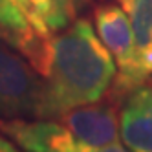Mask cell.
Listing matches in <instances>:
<instances>
[{
    "instance_id": "obj_4",
    "label": "cell",
    "mask_w": 152,
    "mask_h": 152,
    "mask_svg": "<svg viewBox=\"0 0 152 152\" xmlns=\"http://www.w3.org/2000/svg\"><path fill=\"white\" fill-rule=\"evenodd\" d=\"M0 132L26 152H81L83 148L70 128L53 119H0Z\"/></svg>"
},
{
    "instance_id": "obj_9",
    "label": "cell",
    "mask_w": 152,
    "mask_h": 152,
    "mask_svg": "<svg viewBox=\"0 0 152 152\" xmlns=\"http://www.w3.org/2000/svg\"><path fill=\"white\" fill-rule=\"evenodd\" d=\"M26 29H29V24L18 7L9 0H0V37L9 42L17 33Z\"/></svg>"
},
{
    "instance_id": "obj_7",
    "label": "cell",
    "mask_w": 152,
    "mask_h": 152,
    "mask_svg": "<svg viewBox=\"0 0 152 152\" xmlns=\"http://www.w3.org/2000/svg\"><path fill=\"white\" fill-rule=\"evenodd\" d=\"M119 119L125 145L132 152H152V90L148 86L128 95Z\"/></svg>"
},
{
    "instance_id": "obj_3",
    "label": "cell",
    "mask_w": 152,
    "mask_h": 152,
    "mask_svg": "<svg viewBox=\"0 0 152 152\" xmlns=\"http://www.w3.org/2000/svg\"><path fill=\"white\" fill-rule=\"evenodd\" d=\"M132 62L125 73L115 75L112 95L128 97L152 79V0H134L132 6Z\"/></svg>"
},
{
    "instance_id": "obj_11",
    "label": "cell",
    "mask_w": 152,
    "mask_h": 152,
    "mask_svg": "<svg viewBox=\"0 0 152 152\" xmlns=\"http://www.w3.org/2000/svg\"><path fill=\"white\" fill-rule=\"evenodd\" d=\"M81 152H128V150H125L119 143H112L104 147H83Z\"/></svg>"
},
{
    "instance_id": "obj_5",
    "label": "cell",
    "mask_w": 152,
    "mask_h": 152,
    "mask_svg": "<svg viewBox=\"0 0 152 152\" xmlns=\"http://www.w3.org/2000/svg\"><path fill=\"white\" fill-rule=\"evenodd\" d=\"M61 121L70 128L81 147H104L119 143L121 119L117 108L110 103L81 104L61 115Z\"/></svg>"
},
{
    "instance_id": "obj_14",
    "label": "cell",
    "mask_w": 152,
    "mask_h": 152,
    "mask_svg": "<svg viewBox=\"0 0 152 152\" xmlns=\"http://www.w3.org/2000/svg\"><path fill=\"white\" fill-rule=\"evenodd\" d=\"M9 2H11V4H13V6H15V0H9Z\"/></svg>"
},
{
    "instance_id": "obj_2",
    "label": "cell",
    "mask_w": 152,
    "mask_h": 152,
    "mask_svg": "<svg viewBox=\"0 0 152 152\" xmlns=\"http://www.w3.org/2000/svg\"><path fill=\"white\" fill-rule=\"evenodd\" d=\"M42 77L29 61L0 37V119L39 117Z\"/></svg>"
},
{
    "instance_id": "obj_12",
    "label": "cell",
    "mask_w": 152,
    "mask_h": 152,
    "mask_svg": "<svg viewBox=\"0 0 152 152\" xmlns=\"http://www.w3.org/2000/svg\"><path fill=\"white\" fill-rule=\"evenodd\" d=\"M0 152H22V150H18V147L13 143L11 139L0 136Z\"/></svg>"
},
{
    "instance_id": "obj_1",
    "label": "cell",
    "mask_w": 152,
    "mask_h": 152,
    "mask_svg": "<svg viewBox=\"0 0 152 152\" xmlns=\"http://www.w3.org/2000/svg\"><path fill=\"white\" fill-rule=\"evenodd\" d=\"M39 75L42 77L39 117L59 119L75 106L99 101L114 83L115 62L92 24L79 18L48 39Z\"/></svg>"
},
{
    "instance_id": "obj_6",
    "label": "cell",
    "mask_w": 152,
    "mask_h": 152,
    "mask_svg": "<svg viewBox=\"0 0 152 152\" xmlns=\"http://www.w3.org/2000/svg\"><path fill=\"white\" fill-rule=\"evenodd\" d=\"M95 33L117 64V75L128 70L134 53L132 24L126 11L115 4H101L94 9Z\"/></svg>"
},
{
    "instance_id": "obj_13",
    "label": "cell",
    "mask_w": 152,
    "mask_h": 152,
    "mask_svg": "<svg viewBox=\"0 0 152 152\" xmlns=\"http://www.w3.org/2000/svg\"><path fill=\"white\" fill-rule=\"evenodd\" d=\"M117 2H119V6H121V7L125 9V11H126V13H130V11H132L134 0H117Z\"/></svg>"
},
{
    "instance_id": "obj_15",
    "label": "cell",
    "mask_w": 152,
    "mask_h": 152,
    "mask_svg": "<svg viewBox=\"0 0 152 152\" xmlns=\"http://www.w3.org/2000/svg\"><path fill=\"white\" fill-rule=\"evenodd\" d=\"M148 88H150V90H152V86H148Z\"/></svg>"
},
{
    "instance_id": "obj_8",
    "label": "cell",
    "mask_w": 152,
    "mask_h": 152,
    "mask_svg": "<svg viewBox=\"0 0 152 152\" xmlns=\"http://www.w3.org/2000/svg\"><path fill=\"white\" fill-rule=\"evenodd\" d=\"M29 28L42 37H51L68 28L73 18L59 0H15Z\"/></svg>"
},
{
    "instance_id": "obj_10",
    "label": "cell",
    "mask_w": 152,
    "mask_h": 152,
    "mask_svg": "<svg viewBox=\"0 0 152 152\" xmlns=\"http://www.w3.org/2000/svg\"><path fill=\"white\" fill-rule=\"evenodd\" d=\"M59 2L66 7V11L70 13V17L75 18L86 6L90 4V0H59Z\"/></svg>"
}]
</instances>
